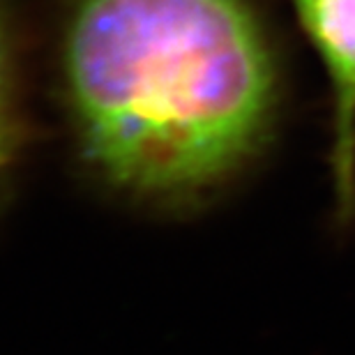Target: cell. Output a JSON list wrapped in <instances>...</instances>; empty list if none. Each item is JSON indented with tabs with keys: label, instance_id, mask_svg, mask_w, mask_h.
<instances>
[{
	"label": "cell",
	"instance_id": "3957f363",
	"mask_svg": "<svg viewBox=\"0 0 355 355\" xmlns=\"http://www.w3.org/2000/svg\"><path fill=\"white\" fill-rule=\"evenodd\" d=\"M3 116H5V49L0 37V134H3Z\"/></svg>",
	"mask_w": 355,
	"mask_h": 355
},
{
	"label": "cell",
	"instance_id": "7a4b0ae2",
	"mask_svg": "<svg viewBox=\"0 0 355 355\" xmlns=\"http://www.w3.org/2000/svg\"><path fill=\"white\" fill-rule=\"evenodd\" d=\"M330 81V168L342 222L355 212V0H291Z\"/></svg>",
	"mask_w": 355,
	"mask_h": 355
},
{
	"label": "cell",
	"instance_id": "6da1fadb",
	"mask_svg": "<svg viewBox=\"0 0 355 355\" xmlns=\"http://www.w3.org/2000/svg\"><path fill=\"white\" fill-rule=\"evenodd\" d=\"M62 53L88 155L139 194L217 187L263 146L279 104L250 0H76Z\"/></svg>",
	"mask_w": 355,
	"mask_h": 355
}]
</instances>
